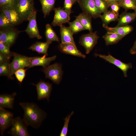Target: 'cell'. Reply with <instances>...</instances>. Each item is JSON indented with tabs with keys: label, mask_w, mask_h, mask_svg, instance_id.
<instances>
[{
	"label": "cell",
	"mask_w": 136,
	"mask_h": 136,
	"mask_svg": "<svg viewBox=\"0 0 136 136\" xmlns=\"http://www.w3.org/2000/svg\"><path fill=\"white\" fill-rule=\"evenodd\" d=\"M19 105L24 110L23 119L28 125L35 128H39L46 117V113L35 103L20 102Z\"/></svg>",
	"instance_id": "obj_1"
},
{
	"label": "cell",
	"mask_w": 136,
	"mask_h": 136,
	"mask_svg": "<svg viewBox=\"0 0 136 136\" xmlns=\"http://www.w3.org/2000/svg\"><path fill=\"white\" fill-rule=\"evenodd\" d=\"M14 8L26 21H28L36 10L34 0H15Z\"/></svg>",
	"instance_id": "obj_2"
},
{
	"label": "cell",
	"mask_w": 136,
	"mask_h": 136,
	"mask_svg": "<svg viewBox=\"0 0 136 136\" xmlns=\"http://www.w3.org/2000/svg\"><path fill=\"white\" fill-rule=\"evenodd\" d=\"M28 126L23 119L20 117L15 118L8 133L12 136H30L27 129Z\"/></svg>",
	"instance_id": "obj_3"
},
{
	"label": "cell",
	"mask_w": 136,
	"mask_h": 136,
	"mask_svg": "<svg viewBox=\"0 0 136 136\" xmlns=\"http://www.w3.org/2000/svg\"><path fill=\"white\" fill-rule=\"evenodd\" d=\"M45 75V78H48L56 84L61 82L63 74L61 65L55 63L44 68L43 70Z\"/></svg>",
	"instance_id": "obj_4"
},
{
	"label": "cell",
	"mask_w": 136,
	"mask_h": 136,
	"mask_svg": "<svg viewBox=\"0 0 136 136\" xmlns=\"http://www.w3.org/2000/svg\"><path fill=\"white\" fill-rule=\"evenodd\" d=\"M13 58L10 64L11 79L14 78L13 75L17 70L20 69L28 67L29 64L30 57L14 52Z\"/></svg>",
	"instance_id": "obj_5"
},
{
	"label": "cell",
	"mask_w": 136,
	"mask_h": 136,
	"mask_svg": "<svg viewBox=\"0 0 136 136\" xmlns=\"http://www.w3.org/2000/svg\"><path fill=\"white\" fill-rule=\"evenodd\" d=\"M21 31L14 27L0 29V42L10 47Z\"/></svg>",
	"instance_id": "obj_6"
},
{
	"label": "cell",
	"mask_w": 136,
	"mask_h": 136,
	"mask_svg": "<svg viewBox=\"0 0 136 136\" xmlns=\"http://www.w3.org/2000/svg\"><path fill=\"white\" fill-rule=\"evenodd\" d=\"M99 37L96 31L89 32V33L83 35L80 37L79 44L84 48L86 54L89 53L93 50L97 44Z\"/></svg>",
	"instance_id": "obj_7"
},
{
	"label": "cell",
	"mask_w": 136,
	"mask_h": 136,
	"mask_svg": "<svg viewBox=\"0 0 136 136\" xmlns=\"http://www.w3.org/2000/svg\"><path fill=\"white\" fill-rule=\"evenodd\" d=\"M77 2L83 12L94 18L100 17L102 12L96 7L94 0H77Z\"/></svg>",
	"instance_id": "obj_8"
},
{
	"label": "cell",
	"mask_w": 136,
	"mask_h": 136,
	"mask_svg": "<svg viewBox=\"0 0 136 136\" xmlns=\"http://www.w3.org/2000/svg\"><path fill=\"white\" fill-rule=\"evenodd\" d=\"M14 115L12 112L0 107V131L1 135L4 136L5 131L11 127Z\"/></svg>",
	"instance_id": "obj_9"
},
{
	"label": "cell",
	"mask_w": 136,
	"mask_h": 136,
	"mask_svg": "<svg viewBox=\"0 0 136 136\" xmlns=\"http://www.w3.org/2000/svg\"><path fill=\"white\" fill-rule=\"evenodd\" d=\"M53 10L55 14L53 19L51 23L53 26H60L63 24L68 23L70 19V13L64 8L59 7L54 8Z\"/></svg>",
	"instance_id": "obj_10"
},
{
	"label": "cell",
	"mask_w": 136,
	"mask_h": 136,
	"mask_svg": "<svg viewBox=\"0 0 136 136\" xmlns=\"http://www.w3.org/2000/svg\"><path fill=\"white\" fill-rule=\"evenodd\" d=\"M96 56H98L110 63H112L120 69L122 71L125 77H127V71L128 69L132 68V65L130 63H125L114 57L109 54L107 55L105 54H95Z\"/></svg>",
	"instance_id": "obj_11"
},
{
	"label": "cell",
	"mask_w": 136,
	"mask_h": 136,
	"mask_svg": "<svg viewBox=\"0 0 136 136\" xmlns=\"http://www.w3.org/2000/svg\"><path fill=\"white\" fill-rule=\"evenodd\" d=\"M37 11L36 10L29 18L26 28L24 30L30 38H36L41 39L42 37L40 35L38 28L36 20Z\"/></svg>",
	"instance_id": "obj_12"
},
{
	"label": "cell",
	"mask_w": 136,
	"mask_h": 136,
	"mask_svg": "<svg viewBox=\"0 0 136 136\" xmlns=\"http://www.w3.org/2000/svg\"><path fill=\"white\" fill-rule=\"evenodd\" d=\"M37 99L41 100L45 98L48 99L52 89V84L43 81H41L36 85Z\"/></svg>",
	"instance_id": "obj_13"
},
{
	"label": "cell",
	"mask_w": 136,
	"mask_h": 136,
	"mask_svg": "<svg viewBox=\"0 0 136 136\" xmlns=\"http://www.w3.org/2000/svg\"><path fill=\"white\" fill-rule=\"evenodd\" d=\"M0 12L3 13L15 26L24 20L19 13L14 8H0Z\"/></svg>",
	"instance_id": "obj_14"
},
{
	"label": "cell",
	"mask_w": 136,
	"mask_h": 136,
	"mask_svg": "<svg viewBox=\"0 0 136 136\" xmlns=\"http://www.w3.org/2000/svg\"><path fill=\"white\" fill-rule=\"evenodd\" d=\"M45 55L42 57H30L29 64L28 68L37 66H41L45 68L49 66L52 61L55 60L56 56L46 57Z\"/></svg>",
	"instance_id": "obj_15"
},
{
	"label": "cell",
	"mask_w": 136,
	"mask_h": 136,
	"mask_svg": "<svg viewBox=\"0 0 136 136\" xmlns=\"http://www.w3.org/2000/svg\"><path fill=\"white\" fill-rule=\"evenodd\" d=\"M58 48L62 52L75 56L85 58L86 55L77 48L76 44L71 43H60Z\"/></svg>",
	"instance_id": "obj_16"
},
{
	"label": "cell",
	"mask_w": 136,
	"mask_h": 136,
	"mask_svg": "<svg viewBox=\"0 0 136 136\" xmlns=\"http://www.w3.org/2000/svg\"><path fill=\"white\" fill-rule=\"evenodd\" d=\"M17 93L4 94L0 95V107L12 109L14 108V99Z\"/></svg>",
	"instance_id": "obj_17"
},
{
	"label": "cell",
	"mask_w": 136,
	"mask_h": 136,
	"mask_svg": "<svg viewBox=\"0 0 136 136\" xmlns=\"http://www.w3.org/2000/svg\"><path fill=\"white\" fill-rule=\"evenodd\" d=\"M60 27L61 43H71L76 44L73 37V34L69 27L63 24Z\"/></svg>",
	"instance_id": "obj_18"
},
{
	"label": "cell",
	"mask_w": 136,
	"mask_h": 136,
	"mask_svg": "<svg viewBox=\"0 0 136 136\" xmlns=\"http://www.w3.org/2000/svg\"><path fill=\"white\" fill-rule=\"evenodd\" d=\"M136 18V11L134 12H123L120 15L118 19V23L116 26H125L133 21Z\"/></svg>",
	"instance_id": "obj_19"
},
{
	"label": "cell",
	"mask_w": 136,
	"mask_h": 136,
	"mask_svg": "<svg viewBox=\"0 0 136 136\" xmlns=\"http://www.w3.org/2000/svg\"><path fill=\"white\" fill-rule=\"evenodd\" d=\"M52 42V41H47L45 42H37L31 46L29 49L39 54H43L47 56L48 49Z\"/></svg>",
	"instance_id": "obj_20"
},
{
	"label": "cell",
	"mask_w": 136,
	"mask_h": 136,
	"mask_svg": "<svg viewBox=\"0 0 136 136\" xmlns=\"http://www.w3.org/2000/svg\"><path fill=\"white\" fill-rule=\"evenodd\" d=\"M106 30L107 32L115 33L120 35L125 36L129 34L133 30V27L127 25L125 26L110 27L105 26L104 27Z\"/></svg>",
	"instance_id": "obj_21"
},
{
	"label": "cell",
	"mask_w": 136,
	"mask_h": 136,
	"mask_svg": "<svg viewBox=\"0 0 136 136\" xmlns=\"http://www.w3.org/2000/svg\"><path fill=\"white\" fill-rule=\"evenodd\" d=\"M92 18L89 15L84 12L80 13L76 17V19H78L86 29L88 30L89 32H92V31L91 24Z\"/></svg>",
	"instance_id": "obj_22"
},
{
	"label": "cell",
	"mask_w": 136,
	"mask_h": 136,
	"mask_svg": "<svg viewBox=\"0 0 136 136\" xmlns=\"http://www.w3.org/2000/svg\"><path fill=\"white\" fill-rule=\"evenodd\" d=\"M124 37L116 33L107 32L102 38L106 45L108 46L117 43Z\"/></svg>",
	"instance_id": "obj_23"
},
{
	"label": "cell",
	"mask_w": 136,
	"mask_h": 136,
	"mask_svg": "<svg viewBox=\"0 0 136 136\" xmlns=\"http://www.w3.org/2000/svg\"><path fill=\"white\" fill-rule=\"evenodd\" d=\"M42 6V12L45 18L53 10L57 0H39Z\"/></svg>",
	"instance_id": "obj_24"
},
{
	"label": "cell",
	"mask_w": 136,
	"mask_h": 136,
	"mask_svg": "<svg viewBox=\"0 0 136 136\" xmlns=\"http://www.w3.org/2000/svg\"><path fill=\"white\" fill-rule=\"evenodd\" d=\"M119 15L111 10H108L103 13L100 17L103 22V27L108 26L110 22L118 19Z\"/></svg>",
	"instance_id": "obj_25"
},
{
	"label": "cell",
	"mask_w": 136,
	"mask_h": 136,
	"mask_svg": "<svg viewBox=\"0 0 136 136\" xmlns=\"http://www.w3.org/2000/svg\"><path fill=\"white\" fill-rule=\"evenodd\" d=\"M45 35L47 41L59 42V38L51 25L47 24L45 26Z\"/></svg>",
	"instance_id": "obj_26"
},
{
	"label": "cell",
	"mask_w": 136,
	"mask_h": 136,
	"mask_svg": "<svg viewBox=\"0 0 136 136\" xmlns=\"http://www.w3.org/2000/svg\"><path fill=\"white\" fill-rule=\"evenodd\" d=\"M67 23L69 24V27L73 34L86 30L80 22L76 19L72 22H69Z\"/></svg>",
	"instance_id": "obj_27"
},
{
	"label": "cell",
	"mask_w": 136,
	"mask_h": 136,
	"mask_svg": "<svg viewBox=\"0 0 136 136\" xmlns=\"http://www.w3.org/2000/svg\"><path fill=\"white\" fill-rule=\"evenodd\" d=\"M121 7L126 11L133 10L136 11V1L135 0H120L118 3Z\"/></svg>",
	"instance_id": "obj_28"
},
{
	"label": "cell",
	"mask_w": 136,
	"mask_h": 136,
	"mask_svg": "<svg viewBox=\"0 0 136 136\" xmlns=\"http://www.w3.org/2000/svg\"><path fill=\"white\" fill-rule=\"evenodd\" d=\"M10 60L0 64V76H5L11 79Z\"/></svg>",
	"instance_id": "obj_29"
},
{
	"label": "cell",
	"mask_w": 136,
	"mask_h": 136,
	"mask_svg": "<svg viewBox=\"0 0 136 136\" xmlns=\"http://www.w3.org/2000/svg\"><path fill=\"white\" fill-rule=\"evenodd\" d=\"M6 16L3 12L0 13V28L3 29L14 27Z\"/></svg>",
	"instance_id": "obj_30"
},
{
	"label": "cell",
	"mask_w": 136,
	"mask_h": 136,
	"mask_svg": "<svg viewBox=\"0 0 136 136\" xmlns=\"http://www.w3.org/2000/svg\"><path fill=\"white\" fill-rule=\"evenodd\" d=\"M96 7L104 13L108 11L110 7L109 3L106 0H94Z\"/></svg>",
	"instance_id": "obj_31"
},
{
	"label": "cell",
	"mask_w": 136,
	"mask_h": 136,
	"mask_svg": "<svg viewBox=\"0 0 136 136\" xmlns=\"http://www.w3.org/2000/svg\"><path fill=\"white\" fill-rule=\"evenodd\" d=\"M10 47L2 42H0V53L10 58L13 56L14 52L10 51Z\"/></svg>",
	"instance_id": "obj_32"
},
{
	"label": "cell",
	"mask_w": 136,
	"mask_h": 136,
	"mask_svg": "<svg viewBox=\"0 0 136 136\" xmlns=\"http://www.w3.org/2000/svg\"><path fill=\"white\" fill-rule=\"evenodd\" d=\"M74 113V112L72 111L64 119V124L60 134L59 135L60 136H66L67 135L68 130V125L70 119Z\"/></svg>",
	"instance_id": "obj_33"
},
{
	"label": "cell",
	"mask_w": 136,
	"mask_h": 136,
	"mask_svg": "<svg viewBox=\"0 0 136 136\" xmlns=\"http://www.w3.org/2000/svg\"><path fill=\"white\" fill-rule=\"evenodd\" d=\"M15 0H0V8H14Z\"/></svg>",
	"instance_id": "obj_34"
},
{
	"label": "cell",
	"mask_w": 136,
	"mask_h": 136,
	"mask_svg": "<svg viewBox=\"0 0 136 136\" xmlns=\"http://www.w3.org/2000/svg\"><path fill=\"white\" fill-rule=\"evenodd\" d=\"M26 70L22 69L18 70L14 73L18 80L20 82H22L25 76Z\"/></svg>",
	"instance_id": "obj_35"
},
{
	"label": "cell",
	"mask_w": 136,
	"mask_h": 136,
	"mask_svg": "<svg viewBox=\"0 0 136 136\" xmlns=\"http://www.w3.org/2000/svg\"><path fill=\"white\" fill-rule=\"evenodd\" d=\"M74 4L70 0H64V9L71 14L72 8Z\"/></svg>",
	"instance_id": "obj_36"
},
{
	"label": "cell",
	"mask_w": 136,
	"mask_h": 136,
	"mask_svg": "<svg viewBox=\"0 0 136 136\" xmlns=\"http://www.w3.org/2000/svg\"><path fill=\"white\" fill-rule=\"evenodd\" d=\"M111 11L117 14H119V12L121 7L119 3L116 2L109 3Z\"/></svg>",
	"instance_id": "obj_37"
},
{
	"label": "cell",
	"mask_w": 136,
	"mask_h": 136,
	"mask_svg": "<svg viewBox=\"0 0 136 136\" xmlns=\"http://www.w3.org/2000/svg\"><path fill=\"white\" fill-rule=\"evenodd\" d=\"M10 58L0 53V64L10 60Z\"/></svg>",
	"instance_id": "obj_38"
},
{
	"label": "cell",
	"mask_w": 136,
	"mask_h": 136,
	"mask_svg": "<svg viewBox=\"0 0 136 136\" xmlns=\"http://www.w3.org/2000/svg\"><path fill=\"white\" fill-rule=\"evenodd\" d=\"M130 52L132 54H134L136 53V40L132 47L130 49Z\"/></svg>",
	"instance_id": "obj_39"
},
{
	"label": "cell",
	"mask_w": 136,
	"mask_h": 136,
	"mask_svg": "<svg viewBox=\"0 0 136 136\" xmlns=\"http://www.w3.org/2000/svg\"><path fill=\"white\" fill-rule=\"evenodd\" d=\"M109 3L112 2H116L119 3L120 0H106Z\"/></svg>",
	"instance_id": "obj_40"
},
{
	"label": "cell",
	"mask_w": 136,
	"mask_h": 136,
	"mask_svg": "<svg viewBox=\"0 0 136 136\" xmlns=\"http://www.w3.org/2000/svg\"><path fill=\"white\" fill-rule=\"evenodd\" d=\"M71 0L72 2L74 4L76 3L77 2V0Z\"/></svg>",
	"instance_id": "obj_41"
},
{
	"label": "cell",
	"mask_w": 136,
	"mask_h": 136,
	"mask_svg": "<svg viewBox=\"0 0 136 136\" xmlns=\"http://www.w3.org/2000/svg\"><path fill=\"white\" fill-rule=\"evenodd\" d=\"M136 1V0H135Z\"/></svg>",
	"instance_id": "obj_42"
}]
</instances>
